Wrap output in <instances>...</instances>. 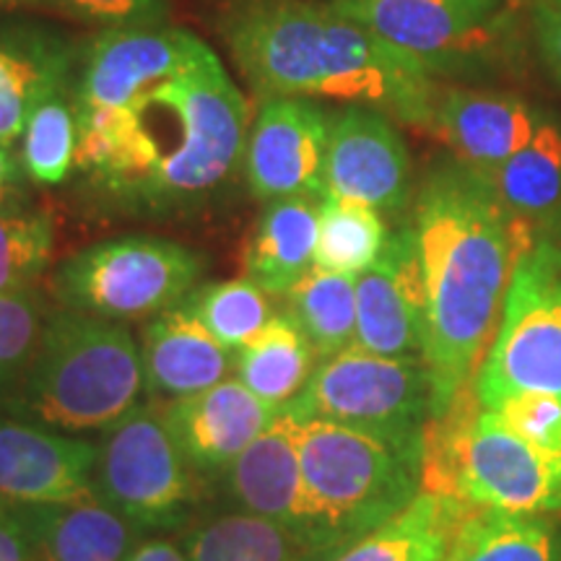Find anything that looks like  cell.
I'll use <instances>...</instances> for the list:
<instances>
[{"label":"cell","mask_w":561,"mask_h":561,"mask_svg":"<svg viewBox=\"0 0 561 561\" xmlns=\"http://www.w3.org/2000/svg\"><path fill=\"white\" fill-rule=\"evenodd\" d=\"M411 227L424 276V364L437 421L473 385L500 328L515 265L536 240L468 167L424 182Z\"/></svg>","instance_id":"1"},{"label":"cell","mask_w":561,"mask_h":561,"mask_svg":"<svg viewBox=\"0 0 561 561\" xmlns=\"http://www.w3.org/2000/svg\"><path fill=\"white\" fill-rule=\"evenodd\" d=\"M227 45L255 94L325 96L432 128L434 68L341 16L331 3L261 0L227 24Z\"/></svg>","instance_id":"2"},{"label":"cell","mask_w":561,"mask_h":561,"mask_svg":"<svg viewBox=\"0 0 561 561\" xmlns=\"http://www.w3.org/2000/svg\"><path fill=\"white\" fill-rule=\"evenodd\" d=\"M130 110L144 157L130 203L153 210L193 206L242 164L250 110L214 50L146 91Z\"/></svg>","instance_id":"3"},{"label":"cell","mask_w":561,"mask_h":561,"mask_svg":"<svg viewBox=\"0 0 561 561\" xmlns=\"http://www.w3.org/2000/svg\"><path fill=\"white\" fill-rule=\"evenodd\" d=\"M144 392L140 343L128 322L58 307L47 312L30 369L0 405L11 416L89 437L128 416Z\"/></svg>","instance_id":"4"},{"label":"cell","mask_w":561,"mask_h":561,"mask_svg":"<svg viewBox=\"0 0 561 561\" xmlns=\"http://www.w3.org/2000/svg\"><path fill=\"white\" fill-rule=\"evenodd\" d=\"M426 439L409 442L299 416L307 533L335 559L424 491Z\"/></svg>","instance_id":"5"},{"label":"cell","mask_w":561,"mask_h":561,"mask_svg":"<svg viewBox=\"0 0 561 561\" xmlns=\"http://www.w3.org/2000/svg\"><path fill=\"white\" fill-rule=\"evenodd\" d=\"M424 489L471 510L553 515L561 512V455L530 445L500 413L481 409L471 385L426 430Z\"/></svg>","instance_id":"6"},{"label":"cell","mask_w":561,"mask_h":561,"mask_svg":"<svg viewBox=\"0 0 561 561\" xmlns=\"http://www.w3.org/2000/svg\"><path fill=\"white\" fill-rule=\"evenodd\" d=\"M203 257L164 237H115L66 257L53 273L60 307L130 322L172 310L198 286Z\"/></svg>","instance_id":"7"},{"label":"cell","mask_w":561,"mask_h":561,"mask_svg":"<svg viewBox=\"0 0 561 561\" xmlns=\"http://www.w3.org/2000/svg\"><path fill=\"white\" fill-rule=\"evenodd\" d=\"M473 392L481 409L523 392L561 398V252L549 240L533 242L515 265Z\"/></svg>","instance_id":"8"},{"label":"cell","mask_w":561,"mask_h":561,"mask_svg":"<svg viewBox=\"0 0 561 561\" xmlns=\"http://www.w3.org/2000/svg\"><path fill=\"white\" fill-rule=\"evenodd\" d=\"M94 491L144 533H167L198 515L203 476L185 460L157 401H149L96 442Z\"/></svg>","instance_id":"9"},{"label":"cell","mask_w":561,"mask_h":561,"mask_svg":"<svg viewBox=\"0 0 561 561\" xmlns=\"http://www.w3.org/2000/svg\"><path fill=\"white\" fill-rule=\"evenodd\" d=\"M286 405L305 419L424 442L434 419V388L424 359H390L348 346L320 359L305 390Z\"/></svg>","instance_id":"10"},{"label":"cell","mask_w":561,"mask_h":561,"mask_svg":"<svg viewBox=\"0 0 561 561\" xmlns=\"http://www.w3.org/2000/svg\"><path fill=\"white\" fill-rule=\"evenodd\" d=\"M331 121L305 96H271L250 125L242 170L257 201L322 198Z\"/></svg>","instance_id":"11"},{"label":"cell","mask_w":561,"mask_h":561,"mask_svg":"<svg viewBox=\"0 0 561 561\" xmlns=\"http://www.w3.org/2000/svg\"><path fill=\"white\" fill-rule=\"evenodd\" d=\"M210 53L185 30H104L87 47L76 100L81 107H130L146 91L193 68Z\"/></svg>","instance_id":"12"},{"label":"cell","mask_w":561,"mask_h":561,"mask_svg":"<svg viewBox=\"0 0 561 561\" xmlns=\"http://www.w3.org/2000/svg\"><path fill=\"white\" fill-rule=\"evenodd\" d=\"M411 157L401 133L382 112L348 107L331 121L322 170V198H346L380 214L409 203Z\"/></svg>","instance_id":"13"},{"label":"cell","mask_w":561,"mask_h":561,"mask_svg":"<svg viewBox=\"0 0 561 561\" xmlns=\"http://www.w3.org/2000/svg\"><path fill=\"white\" fill-rule=\"evenodd\" d=\"M500 0H331L364 30L434 70L494 37Z\"/></svg>","instance_id":"14"},{"label":"cell","mask_w":561,"mask_h":561,"mask_svg":"<svg viewBox=\"0 0 561 561\" xmlns=\"http://www.w3.org/2000/svg\"><path fill=\"white\" fill-rule=\"evenodd\" d=\"M354 346L390 359H424L426 294L413 227L392 231L375 265L356 276Z\"/></svg>","instance_id":"15"},{"label":"cell","mask_w":561,"mask_h":561,"mask_svg":"<svg viewBox=\"0 0 561 561\" xmlns=\"http://www.w3.org/2000/svg\"><path fill=\"white\" fill-rule=\"evenodd\" d=\"M96 442L0 413V502L42 507L94 494Z\"/></svg>","instance_id":"16"},{"label":"cell","mask_w":561,"mask_h":561,"mask_svg":"<svg viewBox=\"0 0 561 561\" xmlns=\"http://www.w3.org/2000/svg\"><path fill=\"white\" fill-rule=\"evenodd\" d=\"M159 411L185 460L203 479L227 473L278 416V405L265 403L237 377L198 396L161 403Z\"/></svg>","instance_id":"17"},{"label":"cell","mask_w":561,"mask_h":561,"mask_svg":"<svg viewBox=\"0 0 561 561\" xmlns=\"http://www.w3.org/2000/svg\"><path fill=\"white\" fill-rule=\"evenodd\" d=\"M219 479L231 510L268 517L310 538L299 466V413L291 405H280L276 421Z\"/></svg>","instance_id":"18"},{"label":"cell","mask_w":561,"mask_h":561,"mask_svg":"<svg viewBox=\"0 0 561 561\" xmlns=\"http://www.w3.org/2000/svg\"><path fill=\"white\" fill-rule=\"evenodd\" d=\"M146 396L151 401H180L227 380L234 351L221 346L185 305L157 314L140 335Z\"/></svg>","instance_id":"19"},{"label":"cell","mask_w":561,"mask_h":561,"mask_svg":"<svg viewBox=\"0 0 561 561\" xmlns=\"http://www.w3.org/2000/svg\"><path fill=\"white\" fill-rule=\"evenodd\" d=\"M538 128L525 102L486 91H439L432 133L455 153L460 167L491 172L515 157Z\"/></svg>","instance_id":"20"},{"label":"cell","mask_w":561,"mask_h":561,"mask_svg":"<svg viewBox=\"0 0 561 561\" xmlns=\"http://www.w3.org/2000/svg\"><path fill=\"white\" fill-rule=\"evenodd\" d=\"M16 510V507H13ZM39 561H130L144 530L100 494L16 510Z\"/></svg>","instance_id":"21"},{"label":"cell","mask_w":561,"mask_h":561,"mask_svg":"<svg viewBox=\"0 0 561 561\" xmlns=\"http://www.w3.org/2000/svg\"><path fill=\"white\" fill-rule=\"evenodd\" d=\"M73 55L39 30H0V144L13 146L47 96L70 87Z\"/></svg>","instance_id":"22"},{"label":"cell","mask_w":561,"mask_h":561,"mask_svg":"<svg viewBox=\"0 0 561 561\" xmlns=\"http://www.w3.org/2000/svg\"><path fill=\"white\" fill-rule=\"evenodd\" d=\"M320 201L294 195L261 210L244 250V278L271 297H286L314 268Z\"/></svg>","instance_id":"23"},{"label":"cell","mask_w":561,"mask_h":561,"mask_svg":"<svg viewBox=\"0 0 561 561\" xmlns=\"http://www.w3.org/2000/svg\"><path fill=\"white\" fill-rule=\"evenodd\" d=\"M468 512L466 502L424 489L401 515L333 561H445Z\"/></svg>","instance_id":"24"},{"label":"cell","mask_w":561,"mask_h":561,"mask_svg":"<svg viewBox=\"0 0 561 561\" xmlns=\"http://www.w3.org/2000/svg\"><path fill=\"white\" fill-rule=\"evenodd\" d=\"M180 549L187 561H333L301 533L240 510L191 525Z\"/></svg>","instance_id":"25"},{"label":"cell","mask_w":561,"mask_h":561,"mask_svg":"<svg viewBox=\"0 0 561 561\" xmlns=\"http://www.w3.org/2000/svg\"><path fill=\"white\" fill-rule=\"evenodd\" d=\"M318 354L289 314H273L255 339L234 351L231 375L271 405H286L310 382Z\"/></svg>","instance_id":"26"},{"label":"cell","mask_w":561,"mask_h":561,"mask_svg":"<svg viewBox=\"0 0 561 561\" xmlns=\"http://www.w3.org/2000/svg\"><path fill=\"white\" fill-rule=\"evenodd\" d=\"M450 561H561V525L549 515L471 510Z\"/></svg>","instance_id":"27"},{"label":"cell","mask_w":561,"mask_h":561,"mask_svg":"<svg viewBox=\"0 0 561 561\" xmlns=\"http://www.w3.org/2000/svg\"><path fill=\"white\" fill-rule=\"evenodd\" d=\"M138 125L130 107H81L76 170L117 198H130L140 178Z\"/></svg>","instance_id":"28"},{"label":"cell","mask_w":561,"mask_h":561,"mask_svg":"<svg viewBox=\"0 0 561 561\" xmlns=\"http://www.w3.org/2000/svg\"><path fill=\"white\" fill-rule=\"evenodd\" d=\"M479 174L520 221L549 214L561 203V125L538 123L533 138L515 157Z\"/></svg>","instance_id":"29"},{"label":"cell","mask_w":561,"mask_h":561,"mask_svg":"<svg viewBox=\"0 0 561 561\" xmlns=\"http://www.w3.org/2000/svg\"><path fill=\"white\" fill-rule=\"evenodd\" d=\"M286 314L297 322L318 359L354 346L356 276L312 268L286 294Z\"/></svg>","instance_id":"30"},{"label":"cell","mask_w":561,"mask_h":561,"mask_svg":"<svg viewBox=\"0 0 561 561\" xmlns=\"http://www.w3.org/2000/svg\"><path fill=\"white\" fill-rule=\"evenodd\" d=\"M388 237L380 210L325 195L320 201L314 268L362 276L382 255Z\"/></svg>","instance_id":"31"},{"label":"cell","mask_w":561,"mask_h":561,"mask_svg":"<svg viewBox=\"0 0 561 561\" xmlns=\"http://www.w3.org/2000/svg\"><path fill=\"white\" fill-rule=\"evenodd\" d=\"M79 146V100L73 102L70 87L47 96L34 110L21 136V167L34 185H60L76 167Z\"/></svg>","instance_id":"32"},{"label":"cell","mask_w":561,"mask_h":561,"mask_svg":"<svg viewBox=\"0 0 561 561\" xmlns=\"http://www.w3.org/2000/svg\"><path fill=\"white\" fill-rule=\"evenodd\" d=\"M182 305L229 351L242 348L273 318L271 294H265L250 278L201 284L182 299Z\"/></svg>","instance_id":"33"},{"label":"cell","mask_w":561,"mask_h":561,"mask_svg":"<svg viewBox=\"0 0 561 561\" xmlns=\"http://www.w3.org/2000/svg\"><path fill=\"white\" fill-rule=\"evenodd\" d=\"M55 219L50 210L21 206L19 201L0 206V294L34 291L53 263Z\"/></svg>","instance_id":"34"},{"label":"cell","mask_w":561,"mask_h":561,"mask_svg":"<svg viewBox=\"0 0 561 561\" xmlns=\"http://www.w3.org/2000/svg\"><path fill=\"white\" fill-rule=\"evenodd\" d=\"M47 312L37 291L0 294V398L11 396L30 369Z\"/></svg>","instance_id":"35"},{"label":"cell","mask_w":561,"mask_h":561,"mask_svg":"<svg viewBox=\"0 0 561 561\" xmlns=\"http://www.w3.org/2000/svg\"><path fill=\"white\" fill-rule=\"evenodd\" d=\"M504 424L530 445L561 455V398L543 392H523L502 401L496 409Z\"/></svg>","instance_id":"36"},{"label":"cell","mask_w":561,"mask_h":561,"mask_svg":"<svg viewBox=\"0 0 561 561\" xmlns=\"http://www.w3.org/2000/svg\"><path fill=\"white\" fill-rule=\"evenodd\" d=\"M45 5L104 30L159 26L167 16V0H45Z\"/></svg>","instance_id":"37"},{"label":"cell","mask_w":561,"mask_h":561,"mask_svg":"<svg viewBox=\"0 0 561 561\" xmlns=\"http://www.w3.org/2000/svg\"><path fill=\"white\" fill-rule=\"evenodd\" d=\"M0 561H39L24 520L5 502H0Z\"/></svg>","instance_id":"38"},{"label":"cell","mask_w":561,"mask_h":561,"mask_svg":"<svg viewBox=\"0 0 561 561\" xmlns=\"http://www.w3.org/2000/svg\"><path fill=\"white\" fill-rule=\"evenodd\" d=\"M536 37L546 62L561 83V3H541L536 9Z\"/></svg>","instance_id":"39"},{"label":"cell","mask_w":561,"mask_h":561,"mask_svg":"<svg viewBox=\"0 0 561 561\" xmlns=\"http://www.w3.org/2000/svg\"><path fill=\"white\" fill-rule=\"evenodd\" d=\"M24 167H21V157L13 146L0 144V206L16 201V193L24 180Z\"/></svg>","instance_id":"40"},{"label":"cell","mask_w":561,"mask_h":561,"mask_svg":"<svg viewBox=\"0 0 561 561\" xmlns=\"http://www.w3.org/2000/svg\"><path fill=\"white\" fill-rule=\"evenodd\" d=\"M130 561H187L180 546H174L164 538H149L133 551Z\"/></svg>","instance_id":"41"},{"label":"cell","mask_w":561,"mask_h":561,"mask_svg":"<svg viewBox=\"0 0 561 561\" xmlns=\"http://www.w3.org/2000/svg\"><path fill=\"white\" fill-rule=\"evenodd\" d=\"M19 9H47L45 0H0V11H19Z\"/></svg>","instance_id":"42"},{"label":"cell","mask_w":561,"mask_h":561,"mask_svg":"<svg viewBox=\"0 0 561 561\" xmlns=\"http://www.w3.org/2000/svg\"><path fill=\"white\" fill-rule=\"evenodd\" d=\"M551 244H553V248H557V250L561 252V242H551Z\"/></svg>","instance_id":"43"},{"label":"cell","mask_w":561,"mask_h":561,"mask_svg":"<svg viewBox=\"0 0 561 561\" xmlns=\"http://www.w3.org/2000/svg\"><path fill=\"white\" fill-rule=\"evenodd\" d=\"M447 557H450V553H447ZM445 561H450V559H445Z\"/></svg>","instance_id":"44"},{"label":"cell","mask_w":561,"mask_h":561,"mask_svg":"<svg viewBox=\"0 0 561 561\" xmlns=\"http://www.w3.org/2000/svg\"><path fill=\"white\" fill-rule=\"evenodd\" d=\"M557 3H561V0H557Z\"/></svg>","instance_id":"45"}]
</instances>
